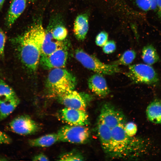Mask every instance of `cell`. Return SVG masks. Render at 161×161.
<instances>
[{"label":"cell","mask_w":161,"mask_h":161,"mask_svg":"<svg viewBox=\"0 0 161 161\" xmlns=\"http://www.w3.org/2000/svg\"><path fill=\"white\" fill-rule=\"evenodd\" d=\"M156 10L158 16L161 20V0H158Z\"/></svg>","instance_id":"1f68e13d"},{"label":"cell","mask_w":161,"mask_h":161,"mask_svg":"<svg viewBox=\"0 0 161 161\" xmlns=\"http://www.w3.org/2000/svg\"><path fill=\"white\" fill-rule=\"evenodd\" d=\"M45 33L42 25L38 23L15 39L21 61L31 71H35L39 64Z\"/></svg>","instance_id":"6da1fadb"},{"label":"cell","mask_w":161,"mask_h":161,"mask_svg":"<svg viewBox=\"0 0 161 161\" xmlns=\"http://www.w3.org/2000/svg\"><path fill=\"white\" fill-rule=\"evenodd\" d=\"M158 0H135L137 6L145 11L157 10Z\"/></svg>","instance_id":"603a6c76"},{"label":"cell","mask_w":161,"mask_h":161,"mask_svg":"<svg viewBox=\"0 0 161 161\" xmlns=\"http://www.w3.org/2000/svg\"><path fill=\"white\" fill-rule=\"evenodd\" d=\"M146 114L148 119L155 123H161V101L156 100L148 106Z\"/></svg>","instance_id":"ac0fdd59"},{"label":"cell","mask_w":161,"mask_h":161,"mask_svg":"<svg viewBox=\"0 0 161 161\" xmlns=\"http://www.w3.org/2000/svg\"><path fill=\"white\" fill-rule=\"evenodd\" d=\"M142 58L145 63L150 65L155 64L159 60L157 51L152 45H147L143 48Z\"/></svg>","instance_id":"ffe728a7"},{"label":"cell","mask_w":161,"mask_h":161,"mask_svg":"<svg viewBox=\"0 0 161 161\" xmlns=\"http://www.w3.org/2000/svg\"><path fill=\"white\" fill-rule=\"evenodd\" d=\"M97 132L101 145L104 151L111 156L113 148L112 129L98 118Z\"/></svg>","instance_id":"7c38bea8"},{"label":"cell","mask_w":161,"mask_h":161,"mask_svg":"<svg viewBox=\"0 0 161 161\" xmlns=\"http://www.w3.org/2000/svg\"><path fill=\"white\" fill-rule=\"evenodd\" d=\"M20 102L17 96L0 102V121L6 118L15 109Z\"/></svg>","instance_id":"e0dca14e"},{"label":"cell","mask_w":161,"mask_h":161,"mask_svg":"<svg viewBox=\"0 0 161 161\" xmlns=\"http://www.w3.org/2000/svg\"><path fill=\"white\" fill-rule=\"evenodd\" d=\"M34 161H48V158L43 154H39L33 157L32 159Z\"/></svg>","instance_id":"4dcf8cb0"},{"label":"cell","mask_w":161,"mask_h":161,"mask_svg":"<svg viewBox=\"0 0 161 161\" xmlns=\"http://www.w3.org/2000/svg\"><path fill=\"white\" fill-rule=\"evenodd\" d=\"M57 141L59 140L57 133H52L30 140L29 143L32 146L44 147L51 146Z\"/></svg>","instance_id":"d6986e66"},{"label":"cell","mask_w":161,"mask_h":161,"mask_svg":"<svg viewBox=\"0 0 161 161\" xmlns=\"http://www.w3.org/2000/svg\"><path fill=\"white\" fill-rule=\"evenodd\" d=\"M27 0H13L7 18V24L10 27L24 10Z\"/></svg>","instance_id":"5bb4252c"},{"label":"cell","mask_w":161,"mask_h":161,"mask_svg":"<svg viewBox=\"0 0 161 161\" xmlns=\"http://www.w3.org/2000/svg\"><path fill=\"white\" fill-rule=\"evenodd\" d=\"M125 124H119L112 129L113 140L111 156L119 158L136 156L145 149L142 140L128 135L124 129Z\"/></svg>","instance_id":"7a4b0ae2"},{"label":"cell","mask_w":161,"mask_h":161,"mask_svg":"<svg viewBox=\"0 0 161 161\" xmlns=\"http://www.w3.org/2000/svg\"><path fill=\"white\" fill-rule=\"evenodd\" d=\"M16 96L11 87L2 80H0V102Z\"/></svg>","instance_id":"44dd1931"},{"label":"cell","mask_w":161,"mask_h":161,"mask_svg":"<svg viewBox=\"0 0 161 161\" xmlns=\"http://www.w3.org/2000/svg\"><path fill=\"white\" fill-rule=\"evenodd\" d=\"M136 54L133 50H129L125 51L119 59L113 63L117 65H128L131 64L135 59Z\"/></svg>","instance_id":"7402d4cb"},{"label":"cell","mask_w":161,"mask_h":161,"mask_svg":"<svg viewBox=\"0 0 161 161\" xmlns=\"http://www.w3.org/2000/svg\"><path fill=\"white\" fill-rule=\"evenodd\" d=\"M75 57L85 67L97 73L111 75L121 71L118 65L104 63L95 56L88 54L82 49L75 50Z\"/></svg>","instance_id":"277c9868"},{"label":"cell","mask_w":161,"mask_h":161,"mask_svg":"<svg viewBox=\"0 0 161 161\" xmlns=\"http://www.w3.org/2000/svg\"><path fill=\"white\" fill-rule=\"evenodd\" d=\"M57 97L58 101L66 107L85 110L89 99V95L72 90Z\"/></svg>","instance_id":"ba28073f"},{"label":"cell","mask_w":161,"mask_h":161,"mask_svg":"<svg viewBox=\"0 0 161 161\" xmlns=\"http://www.w3.org/2000/svg\"><path fill=\"white\" fill-rule=\"evenodd\" d=\"M68 55L67 47L65 45L49 55L41 56L39 64L47 69L63 68L66 66Z\"/></svg>","instance_id":"52a82bcc"},{"label":"cell","mask_w":161,"mask_h":161,"mask_svg":"<svg viewBox=\"0 0 161 161\" xmlns=\"http://www.w3.org/2000/svg\"><path fill=\"white\" fill-rule=\"evenodd\" d=\"M89 29L88 17L86 14L78 16L75 21L74 32L77 38L83 40L85 38Z\"/></svg>","instance_id":"9a60e30c"},{"label":"cell","mask_w":161,"mask_h":161,"mask_svg":"<svg viewBox=\"0 0 161 161\" xmlns=\"http://www.w3.org/2000/svg\"><path fill=\"white\" fill-rule=\"evenodd\" d=\"M134 83L154 84L159 79L157 73L150 65L139 64L130 65L129 71L126 73Z\"/></svg>","instance_id":"5b68a950"},{"label":"cell","mask_w":161,"mask_h":161,"mask_svg":"<svg viewBox=\"0 0 161 161\" xmlns=\"http://www.w3.org/2000/svg\"><path fill=\"white\" fill-rule=\"evenodd\" d=\"M51 32L53 38L59 41H63L65 39L68 33L66 29L63 26L60 25L56 27Z\"/></svg>","instance_id":"cb8c5ba5"},{"label":"cell","mask_w":161,"mask_h":161,"mask_svg":"<svg viewBox=\"0 0 161 161\" xmlns=\"http://www.w3.org/2000/svg\"><path fill=\"white\" fill-rule=\"evenodd\" d=\"M76 83V78L72 73L63 68H56L49 72L46 88L50 96L57 97L74 90Z\"/></svg>","instance_id":"3957f363"},{"label":"cell","mask_w":161,"mask_h":161,"mask_svg":"<svg viewBox=\"0 0 161 161\" xmlns=\"http://www.w3.org/2000/svg\"><path fill=\"white\" fill-rule=\"evenodd\" d=\"M5 35L2 30L0 28V55L3 56L4 49L6 42Z\"/></svg>","instance_id":"f1b7e54d"},{"label":"cell","mask_w":161,"mask_h":161,"mask_svg":"<svg viewBox=\"0 0 161 161\" xmlns=\"http://www.w3.org/2000/svg\"><path fill=\"white\" fill-rule=\"evenodd\" d=\"M30 0V1H33V0Z\"/></svg>","instance_id":"836d02e7"},{"label":"cell","mask_w":161,"mask_h":161,"mask_svg":"<svg viewBox=\"0 0 161 161\" xmlns=\"http://www.w3.org/2000/svg\"><path fill=\"white\" fill-rule=\"evenodd\" d=\"M60 113L62 120L69 125L85 126L89 123V116L85 110L66 107Z\"/></svg>","instance_id":"8fae6325"},{"label":"cell","mask_w":161,"mask_h":161,"mask_svg":"<svg viewBox=\"0 0 161 161\" xmlns=\"http://www.w3.org/2000/svg\"><path fill=\"white\" fill-rule=\"evenodd\" d=\"M9 126L14 132L23 135L33 134L39 129L38 124L29 116L26 115H20L14 118L10 122Z\"/></svg>","instance_id":"9c48e42d"},{"label":"cell","mask_w":161,"mask_h":161,"mask_svg":"<svg viewBox=\"0 0 161 161\" xmlns=\"http://www.w3.org/2000/svg\"><path fill=\"white\" fill-rule=\"evenodd\" d=\"M124 129L128 135L133 137L137 132V127L134 123L130 122L125 124Z\"/></svg>","instance_id":"484cf974"},{"label":"cell","mask_w":161,"mask_h":161,"mask_svg":"<svg viewBox=\"0 0 161 161\" xmlns=\"http://www.w3.org/2000/svg\"><path fill=\"white\" fill-rule=\"evenodd\" d=\"M5 0H0V8L1 7L3 4Z\"/></svg>","instance_id":"d6a6232c"},{"label":"cell","mask_w":161,"mask_h":161,"mask_svg":"<svg viewBox=\"0 0 161 161\" xmlns=\"http://www.w3.org/2000/svg\"><path fill=\"white\" fill-rule=\"evenodd\" d=\"M111 129L120 124H125L123 114L110 104H104L102 107L99 117Z\"/></svg>","instance_id":"30bf717a"},{"label":"cell","mask_w":161,"mask_h":161,"mask_svg":"<svg viewBox=\"0 0 161 161\" xmlns=\"http://www.w3.org/2000/svg\"><path fill=\"white\" fill-rule=\"evenodd\" d=\"M88 83L89 89L100 97H104L109 93L106 80L102 74L96 73L92 75Z\"/></svg>","instance_id":"4fadbf2b"},{"label":"cell","mask_w":161,"mask_h":161,"mask_svg":"<svg viewBox=\"0 0 161 161\" xmlns=\"http://www.w3.org/2000/svg\"><path fill=\"white\" fill-rule=\"evenodd\" d=\"M83 160L82 156L76 152H68L61 156L59 161H82Z\"/></svg>","instance_id":"d4e9b609"},{"label":"cell","mask_w":161,"mask_h":161,"mask_svg":"<svg viewBox=\"0 0 161 161\" xmlns=\"http://www.w3.org/2000/svg\"><path fill=\"white\" fill-rule=\"evenodd\" d=\"M108 39L107 33L104 31L101 32L96 37V44L98 46L103 47L107 42Z\"/></svg>","instance_id":"4316f807"},{"label":"cell","mask_w":161,"mask_h":161,"mask_svg":"<svg viewBox=\"0 0 161 161\" xmlns=\"http://www.w3.org/2000/svg\"><path fill=\"white\" fill-rule=\"evenodd\" d=\"M57 134L59 141L77 144L86 143L90 136L89 128L80 126H64L59 130Z\"/></svg>","instance_id":"8992f818"},{"label":"cell","mask_w":161,"mask_h":161,"mask_svg":"<svg viewBox=\"0 0 161 161\" xmlns=\"http://www.w3.org/2000/svg\"><path fill=\"white\" fill-rule=\"evenodd\" d=\"M65 45L62 41L54 39L51 32H46L42 44L41 56L49 55Z\"/></svg>","instance_id":"2e32d148"},{"label":"cell","mask_w":161,"mask_h":161,"mask_svg":"<svg viewBox=\"0 0 161 161\" xmlns=\"http://www.w3.org/2000/svg\"><path fill=\"white\" fill-rule=\"evenodd\" d=\"M11 140L7 134L0 131V144H10L12 142Z\"/></svg>","instance_id":"f546056e"},{"label":"cell","mask_w":161,"mask_h":161,"mask_svg":"<svg viewBox=\"0 0 161 161\" xmlns=\"http://www.w3.org/2000/svg\"><path fill=\"white\" fill-rule=\"evenodd\" d=\"M103 47V51L106 54L113 53L116 49V44L113 41H107Z\"/></svg>","instance_id":"83f0119b"}]
</instances>
